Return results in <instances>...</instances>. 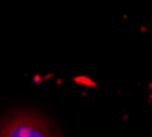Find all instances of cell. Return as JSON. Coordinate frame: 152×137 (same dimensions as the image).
I'll return each mask as SVG.
<instances>
[{"instance_id":"1","label":"cell","mask_w":152,"mask_h":137,"mask_svg":"<svg viewBox=\"0 0 152 137\" xmlns=\"http://www.w3.org/2000/svg\"><path fill=\"white\" fill-rule=\"evenodd\" d=\"M0 137H59L45 121L32 113H18L0 125Z\"/></svg>"}]
</instances>
